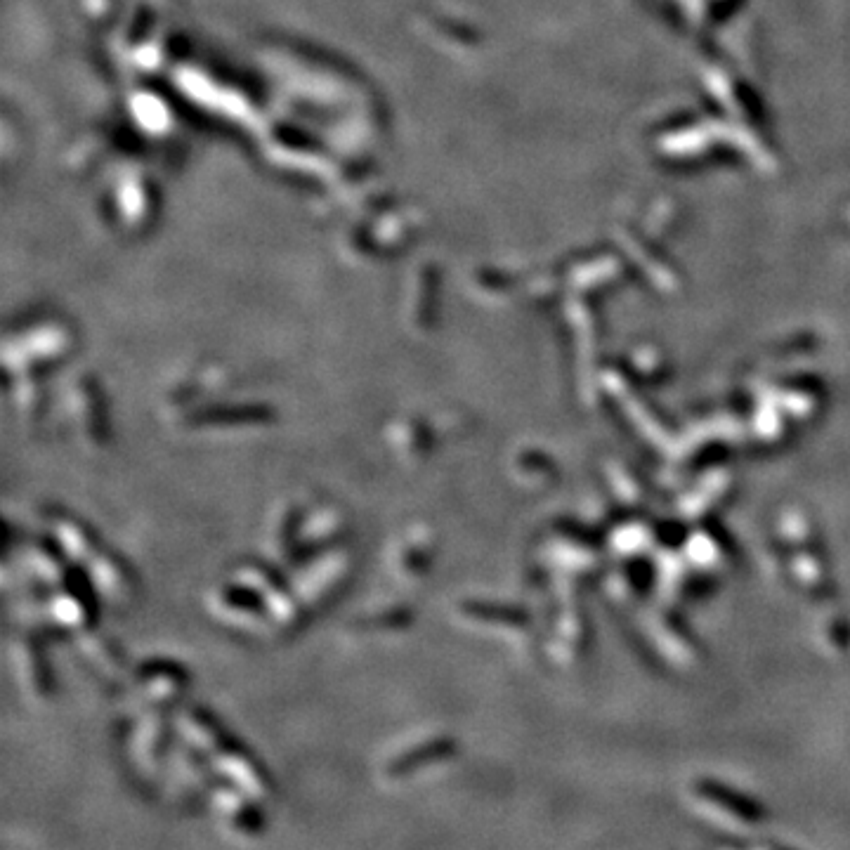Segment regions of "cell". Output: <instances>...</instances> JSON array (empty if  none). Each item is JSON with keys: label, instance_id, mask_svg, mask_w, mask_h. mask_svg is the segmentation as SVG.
<instances>
[{"label": "cell", "instance_id": "obj_1", "mask_svg": "<svg viewBox=\"0 0 850 850\" xmlns=\"http://www.w3.org/2000/svg\"><path fill=\"white\" fill-rule=\"evenodd\" d=\"M352 553L345 546H331L322 553L310 555L303 560L293 574V593L303 610H319L329 605L340 593V588L348 584L352 574Z\"/></svg>", "mask_w": 850, "mask_h": 850}, {"label": "cell", "instance_id": "obj_2", "mask_svg": "<svg viewBox=\"0 0 850 850\" xmlns=\"http://www.w3.org/2000/svg\"><path fill=\"white\" fill-rule=\"evenodd\" d=\"M208 612L225 626H232L248 636H267V633L279 631L263 595L237 577L211 588Z\"/></svg>", "mask_w": 850, "mask_h": 850}, {"label": "cell", "instance_id": "obj_3", "mask_svg": "<svg viewBox=\"0 0 850 850\" xmlns=\"http://www.w3.org/2000/svg\"><path fill=\"white\" fill-rule=\"evenodd\" d=\"M173 721L168 709L140 711L128 732V758L130 765L142 780L161 782L168 754L173 749Z\"/></svg>", "mask_w": 850, "mask_h": 850}, {"label": "cell", "instance_id": "obj_4", "mask_svg": "<svg viewBox=\"0 0 850 850\" xmlns=\"http://www.w3.org/2000/svg\"><path fill=\"white\" fill-rule=\"evenodd\" d=\"M45 619L52 629L76 633L93 629L97 614V591L85 572H71L60 586L50 588L43 600Z\"/></svg>", "mask_w": 850, "mask_h": 850}, {"label": "cell", "instance_id": "obj_5", "mask_svg": "<svg viewBox=\"0 0 850 850\" xmlns=\"http://www.w3.org/2000/svg\"><path fill=\"white\" fill-rule=\"evenodd\" d=\"M189 688L187 671L170 659H149L130 680V706L135 714L147 709H170Z\"/></svg>", "mask_w": 850, "mask_h": 850}, {"label": "cell", "instance_id": "obj_6", "mask_svg": "<svg viewBox=\"0 0 850 850\" xmlns=\"http://www.w3.org/2000/svg\"><path fill=\"white\" fill-rule=\"evenodd\" d=\"M232 577L246 581L248 586H253L255 591L263 595L267 610H270L274 624H277L279 633L296 629L303 619V605L298 603L293 586H286V581L279 577V572L274 567L265 565V562L246 560L241 565L234 567Z\"/></svg>", "mask_w": 850, "mask_h": 850}, {"label": "cell", "instance_id": "obj_7", "mask_svg": "<svg viewBox=\"0 0 850 850\" xmlns=\"http://www.w3.org/2000/svg\"><path fill=\"white\" fill-rule=\"evenodd\" d=\"M435 558V536L430 527L411 525L397 536L390 546L388 565L395 581L404 586H416L430 572Z\"/></svg>", "mask_w": 850, "mask_h": 850}, {"label": "cell", "instance_id": "obj_8", "mask_svg": "<svg viewBox=\"0 0 850 850\" xmlns=\"http://www.w3.org/2000/svg\"><path fill=\"white\" fill-rule=\"evenodd\" d=\"M85 574L97 591V598L111 607H126L135 600V577L119 555L97 551L85 562Z\"/></svg>", "mask_w": 850, "mask_h": 850}, {"label": "cell", "instance_id": "obj_9", "mask_svg": "<svg viewBox=\"0 0 850 850\" xmlns=\"http://www.w3.org/2000/svg\"><path fill=\"white\" fill-rule=\"evenodd\" d=\"M208 763H211L213 773L220 780L230 782L232 787L244 791L253 801L265 803L272 796L270 777L263 773V768L246 751L234 747V744H227L225 749H220Z\"/></svg>", "mask_w": 850, "mask_h": 850}, {"label": "cell", "instance_id": "obj_10", "mask_svg": "<svg viewBox=\"0 0 850 850\" xmlns=\"http://www.w3.org/2000/svg\"><path fill=\"white\" fill-rule=\"evenodd\" d=\"M208 799L213 803L220 822L237 836H255L263 832V817L258 813V801L246 796L244 791L232 787L230 782H213Z\"/></svg>", "mask_w": 850, "mask_h": 850}, {"label": "cell", "instance_id": "obj_11", "mask_svg": "<svg viewBox=\"0 0 850 850\" xmlns=\"http://www.w3.org/2000/svg\"><path fill=\"white\" fill-rule=\"evenodd\" d=\"M12 664H15L17 683L26 697L43 702L50 697V669L45 664V652L34 633H19L12 643Z\"/></svg>", "mask_w": 850, "mask_h": 850}, {"label": "cell", "instance_id": "obj_12", "mask_svg": "<svg viewBox=\"0 0 850 850\" xmlns=\"http://www.w3.org/2000/svg\"><path fill=\"white\" fill-rule=\"evenodd\" d=\"M173 728L182 744H187L189 749L208 758V761L220 749H225L227 744H232L227 732L220 728V723L208 711L199 709V706H180L175 711Z\"/></svg>", "mask_w": 850, "mask_h": 850}, {"label": "cell", "instance_id": "obj_13", "mask_svg": "<svg viewBox=\"0 0 850 850\" xmlns=\"http://www.w3.org/2000/svg\"><path fill=\"white\" fill-rule=\"evenodd\" d=\"M345 529H348V520H345L343 510L336 506H319L312 513H305L298 534L296 562L310 558L315 553H322L331 546H338Z\"/></svg>", "mask_w": 850, "mask_h": 850}, {"label": "cell", "instance_id": "obj_14", "mask_svg": "<svg viewBox=\"0 0 850 850\" xmlns=\"http://www.w3.org/2000/svg\"><path fill=\"white\" fill-rule=\"evenodd\" d=\"M451 754V742L440 740V737H428V740L414 742L404 747L397 754H392L383 763L381 775L388 782H404L411 777L423 773V770L435 768L437 763L444 761Z\"/></svg>", "mask_w": 850, "mask_h": 850}, {"label": "cell", "instance_id": "obj_15", "mask_svg": "<svg viewBox=\"0 0 850 850\" xmlns=\"http://www.w3.org/2000/svg\"><path fill=\"white\" fill-rule=\"evenodd\" d=\"M74 645L78 655H81L83 662L90 666V671H93L97 678L114 683V680H121L126 676V655H123V650L116 645L114 638L104 636V633L95 629H88L76 633Z\"/></svg>", "mask_w": 850, "mask_h": 850}, {"label": "cell", "instance_id": "obj_16", "mask_svg": "<svg viewBox=\"0 0 850 850\" xmlns=\"http://www.w3.org/2000/svg\"><path fill=\"white\" fill-rule=\"evenodd\" d=\"M388 442L392 451L400 456V461L407 466H418L430 456L433 451V433H430L428 423L416 416L397 418L388 425Z\"/></svg>", "mask_w": 850, "mask_h": 850}, {"label": "cell", "instance_id": "obj_17", "mask_svg": "<svg viewBox=\"0 0 850 850\" xmlns=\"http://www.w3.org/2000/svg\"><path fill=\"white\" fill-rule=\"evenodd\" d=\"M24 558H26V570L34 574L38 584L48 588L60 586L62 581L71 574L69 567L74 565L52 534L43 536V539L31 541V544L26 546Z\"/></svg>", "mask_w": 850, "mask_h": 850}, {"label": "cell", "instance_id": "obj_18", "mask_svg": "<svg viewBox=\"0 0 850 850\" xmlns=\"http://www.w3.org/2000/svg\"><path fill=\"white\" fill-rule=\"evenodd\" d=\"M71 418L81 435V440L90 447L100 449L109 440V423L104 416L100 395L93 388H78L71 392Z\"/></svg>", "mask_w": 850, "mask_h": 850}, {"label": "cell", "instance_id": "obj_19", "mask_svg": "<svg viewBox=\"0 0 850 850\" xmlns=\"http://www.w3.org/2000/svg\"><path fill=\"white\" fill-rule=\"evenodd\" d=\"M189 430H211V428H255L274 421V414L267 407H215L201 409L194 414L182 416Z\"/></svg>", "mask_w": 850, "mask_h": 850}, {"label": "cell", "instance_id": "obj_20", "mask_svg": "<svg viewBox=\"0 0 850 850\" xmlns=\"http://www.w3.org/2000/svg\"><path fill=\"white\" fill-rule=\"evenodd\" d=\"M50 534L55 536L57 544L62 546V551L67 553V558L74 562L85 565L93 555L100 551L97 546V536L90 532L88 525H83L81 520L71 518L67 513H55L50 518Z\"/></svg>", "mask_w": 850, "mask_h": 850}, {"label": "cell", "instance_id": "obj_21", "mask_svg": "<svg viewBox=\"0 0 850 850\" xmlns=\"http://www.w3.org/2000/svg\"><path fill=\"white\" fill-rule=\"evenodd\" d=\"M305 508H300L298 503H284L270 522V534H267V546L270 551L284 562H296V548H298V534L300 525H303Z\"/></svg>", "mask_w": 850, "mask_h": 850}, {"label": "cell", "instance_id": "obj_22", "mask_svg": "<svg viewBox=\"0 0 850 850\" xmlns=\"http://www.w3.org/2000/svg\"><path fill=\"white\" fill-rule=\"evenodd\" d=\"M411 624V612L407 607L392 605V607H381L366 614L364 619H357L355 626L359 631H371V633H400L409 629Z\"/></svg>", "mask_w": 850, "mask_h": 850}]
</instances>
